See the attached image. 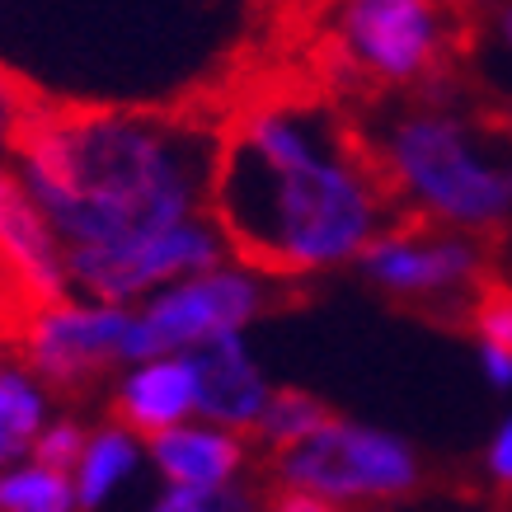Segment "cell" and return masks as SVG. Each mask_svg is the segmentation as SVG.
Masks as SVG:
<instances>
[{"label":"cell","mask_w":512,"mask_h":512,"mask_svg":"<svg viewBox=\"0 0 512 512\" xmlns=\"http://www.w3.org/2000/svg\"><path fill=\"white\" fill-rule=\"evenodd\" d=\"M29 320L33 315L24 311V306H15V301H5V296H0V372H5V362H10V357H19L15 343H19V334H24Z\"/></svg>","instance_id":"obj_21"},{"label":"cell","mask_w":512,"mask_h":512,"mask_svg":"<svg viewBox=\"0 0 512 512\" xmlns=\"http://www.w3.org/2000/svg\"><path fill=\"white\" fill-rule=\"evenodd\" d=\"M198 94L217 118L207 221L245 268L301 278L357 259L409 207L367 123L306 52L245 47Z\"/></svg>","instance_id":"obj_1"},{"label":"cell","mask_w":512,"mask_h":512,"mask_svg":"<svg viewBox=\"0 0 512 512\" xmlns=\"http://www.w3.org/2000/svg\"><path fill=\"white\" fill-rule=\"evenodd\" d=\"M188 409H198V390H193V367L184 362V353L146 357L109 400V419L137 437H156L184 423Z\"/></svg>","instance_id":"obj_11"},{"label":"cell","mask_w":512,"mask_h":512,"mask_svg":"<svg viewBox=\"0 0 512 512\" xmlns=\"http://www.w3.org/2000/svg\"><path fill=\"white\" fill-rule=\"evenodd\" d=\"M207 217L179 221L170 231L123 240V245H71L66 249V278L99 306H123L132 296L151 292L170 278H193L217 268L221 240L217 226H202Z\"/></svg>","instance_id":"obj_6"},{"label":"cell","mask_w":512,"mask_h":512,"mask_svg":"<svg viewBox=\"0 0 512 512\" xmlns=\"http://www.w3.org/2000/svg\"><path fill=\"white\" fill-rule=\"evenodd\" d=\"M362 273L386 296L437 325L466 329L470 301L498 268V235L456 231L447 221L404 207L386 231L357 249Z\"/></svg>","instance_id":"obj_4"},{"label":"cell","mask_w":512,"mask_h":512,"mask_svg":"<svg viewBox=\"0 0 512 512\" xmlns=\"http://www.w3.org/2000/svg\"><path fill=\"white\" fill-rule=\"evenodd\" d=\"M466 329L470 334H480L484 343H498V348H508L512 353V282L503 278L498 268L480 282V292H475V301H470Z\"/></svg>","instance_id":"obj_17"},{"label":"cell","mask_w":512,"mask_h":512,"mask_svg":"<svg viewBox=\"0 0 512 512\" xmlns=\"http://www.w3.org/2000/svg\"><path fill=\"white\" fill-rule=\"evenodd\" d=\"M273 301L254 278L240 273H193L188 282L170 287L165 296L151 301V311L127 325L123 339V362H146V357L179 353L188 343L221 334V329H240L254 315H264Z\"/></svg>","instance_id":"obj_8"},{"label":"cell","mask_w":512,"mask_h":512,"mask_svg":"<svg viewBox=\"0 0 512 512\" xmlns=\"http://www.w3.org/2000/svg\"><path fill=\"white\" fill-rule=\"evenodd\" d=\"M480 357H484V372H489V381H494L498 390H508V386H512V353H508V348H498V343H484Z\"/></svg>","instance_id":"obj_24"},{"label":"cell","mask_w":512,"mask_h":512,"mask_svg":"<svg viewBox=\"0 0 512 512\" xmlns=\"http://www.w3.org/2000/svg\"><path fill=\"white\" fill-rule=\"evenodd\" d=\"M184 362L193 367V390H198V414H207L221 428L235 433H254V423L268 404V386L259 367L249 362L245 343L235 329L207 334V339L179 348Z\"/></svg>","instance_id":"obj_10"},{"label":"cell","mask_w":512,"mask_h":512,"mask_svg":"<svg viewBox=\"0 0 512 512\" xmlns=\"http://www.w3.org/2000/svg\"><path fill=\"white\" fill-rule=\"evenodd\" d=\"M76 508V489L71 475L52 466H19L0 470V512H71Z\"/></svg>","instance_id":"obj_16"},{"label":"cell","mask_w":512,"mask_h":512,"mask_svg":"<svg viewBox=\"0 0 512 512\" xmlns=\"http://www.w3.org/2000/svg\"><path fill=\"white\" fill-rule=\"evenodd\" d=\"M0 264L24 282V292L38 306H57L71 292L62 240L43 217V207L29 198L24 179L5 165H0Z\"/></svg>","instance_id":"obj_9"},{"label":"cell","mask_w":512,"mask_h":512,"mask_svg":"<svg viewBox=\"0 0 512 512\" xmlns=\"http://www.w3.org/2000/svg\"><path fill=\"white\" fill-rule=\"evenodd\" d=\"M498 512H512V508H508V503H498Z\"/></svg>","instance_id":"obj_25"},{"label":"cell","mask_w":512,"mask_h":512,"mask_svg":"<svg viewBox=\"0 0 512 512\" xmlns=\"http://www.w3.org/2000/svg\"><path fill=\"white\" fill-rule=\"evenodd\" d=\"M268 512H339V503L301 484H268Z\"/></svg>","instance_id":"obj_20"},{"label":"cell","mask_w":512,"mask_h":512,"mask_svg":"<svg viewBox=\"0 0 512 512\" xmlns=\"http://www.w3.org/2000/svg\"><path fill=\"white\" fill-rule=\"evenodd\" d=\"M249 433L235 428H184L174 423L165 433L151 437V456H156L160 475L170 484H193V489H221L235 480V470L245 466Z\"/></svg>","instance_id":"obj_12"},{"label":"cell","mask_w":512,"mask_h":512,"mask_svg":"<svg viewBox=\"0 0 512 512\" xmlns=\"http://www.w3.org/2000/svg\"><path fill=\"white\" fill-rule=\"evenodd\" d=\"M212 489H193V484H174L170 494L156 503V512H207Z\"/></svg>","instance_id":"obj_23"},{"label":"cell","mask_w":512,"mask_h":512,"mask_svg":"<svg viewBox=\"0 0 512 512\" xmlns=\"http://www.w3.org/2000/svg\"><path fill=\"white\" fill-rule=\"evenodd\" d=\"M461 85L395 90L400 99L395 109H386V94H376L353 109L367 123L376 151L409 207L447 221L456 231L503 235L512 217V156L480 151L489 127L470 113V104L466 109L456 104V99H466Z\"/></svg>","instance_id":"obj_3"},{"label":"cell","mask_w":512,"mask_h":512,"mask_svg":"<svg viewBox=\"0 0 512 512\" xmlns=\"http://www.w3.org/2000/svg\"><path fill=\"white\" fill-rule=\"evenodd\" d=\"M132 315L118 306H43L19 334L15 353L24 367H33L38 386L57 400L90 395L104 376L123 362V339Z\"/></svg>","instance_id":"obj_7"},{"label":"cell","mask_w":512,"mask_h":512,"mask_svg":"<svg viewBox=\"0 0 512 512\" xmlns=\"http://www.w3.org/2000/svg\"><path fill=\"white\" fill-rule=\"evenodd\" d=\"M5 146L62 249L123 245L207 217L217 118L202 94L174 109H127L38 90Z\"/></svg>","instance_id":"obj_2"},{"label":"cell","mask_w":512,"mask_h":512,"mask_svg":"<svg viewBox=\"0 0 512 512\" xmlns=\"http://www.w3.org/2000/svg\"><path fill=\"white\" fill-rule=\"evenodd\" d=\"M268 484H301L339 508H381L419 494L428 484L423 456L381 428L325 419L315 433L268 456Z\"/></svg>","instance_id":"obj_5"},{"label":"cell","mask_w":512,"mask_h":512,"mask_svg":"<svg viewBox=\"0 0 512 512\" xmlns=\"http://www.w3.org/2000/svg\"><path fill=\"white\" fill-rule=\"evenodd\" d=\"M489 475L498 489H512V419L498 428L494 447H489Z\"/></svg>","instance_id":"obj_22"},{"label":"cell","mask_w":512,"mask_h":512,"mask_svg":"<svg viewBox=\"0 0 512 512\" xmlns=\"http://www.w3.org/2000/svg\"><path fill=\"white\" fill-rule=\"evenodd\" d=\"M85 442H90V437H85V428H80V423H71V419H62V423H52L47 433L33 437V461L71 475V466H80V451H85Z\"/></svg>","instance_id":"obj_18"},{"label":"cell","mask_w":512,"mask_h":512,"mask_svg":"<svg viewBox=\"0 0 512 512\" xmlns=\"http://www.w3.org/2000/svg\"><path fill=\"white\" fill-rule=\"evenodd\" d=\"M33 94H38L33 80H24L19 71H10V66H0V141L10 137V123L19 118V109L29 104Z\"/></svg>","instance_id":"obj_19"},{"label":"cell","mask_w":512,"mask_h":512,"mask_svg":"<svg viewBox=\"0 0 512 512\" xmlns=\"http://www.w3.org/2000/svg\"><path fill=\"white\" fill-rule=\"evenodd\" d=\"M43 414V386L15 367H5L0 372V470H10L33 447V437L43 433Z\"/></svg>","instance_id":"obj_14"},{"label":"cell","mask_w":512,"mask_h":512,"mask_svg":"<svg viewBox=\"0 0 512 512\" xmlns=\"http://www.w3.org/2000/svg\"><path fill=\"white\" fill-rule=\"evenodd\" d=\"M325 419H334V409H329L325 400L306 395V390H268L264 414H259V423H254L249 437H259L264 451L273 456V451L292 447V442H301L306 433H315Z\"/></svg>","instance_id":"obj_15"},{"label":"cell","mask_w":512,"mask_h":512,"mask_svg":"<svg viewBox=\"0 0 512 512\" xmlns=\"http://www.w3.org/2000/svg\"><path fill=\"white\" fill-rule=\"evenodd\" d=\"M132 470H137V433H127L123 423H109L104 433H94L85 442V451H80L76 503L85 512H99Z\"/></svg>","instance_id":"obj_13"}]
</instances>
